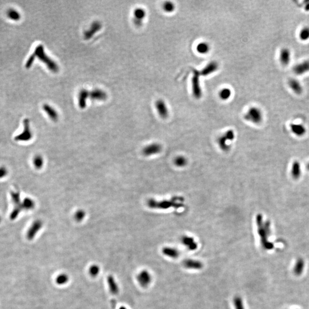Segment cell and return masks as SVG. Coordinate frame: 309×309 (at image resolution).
Wrapping results in <instances>:
<instances>
[{
    "label": "cell",
    "mask_w": 309,
    "mask_h": 309,
    "mask_svg": "<svg viewBox=\"0 0 309 309\" xmlns=\"http://www.w3.org/2000/svg\"><path fill=\"white\" fill-rule=\"evenodd\" d=\"M43 109L47 113L52 120L54 122L57 121L58 119V115L56 110L48 104H44L43 105Z\"/></svg>",
    "instance_id": "cell-25"
},
{
    "label": "cell",
    "mask_w": 309,
    "mask_h": 309,
    "mask_svg": "<svg viewBox=\"0 0 309 309\" xmlns=\"http://www.w3.org/2000/svg\"><path fill=\"white\" fill-rule=\"evenodd\" d=\"M136 279L139 285L142 287H147L151 282L152 277L147 270H143L137 274Z\"/></svg>",
    "instance_id": "cell-8"
},
{
    "label": "cell",
    "mask_w": 309,
    "mask_h": 309,
    "mask_svg": "<svg viewBox=\"0 0 309 309\" xmlns=\"http://www.w3.org/2000/svg\"><path fill=\"white\" fill-rule=\"evenodd\" d=\"M291 52L287 48H282L279 53V61L282 65L284 66H287L290 62L291 60Z\"/></svg>",
    "instance_id": "cell-16"
},
{
    "label": "cell",
    "mask_w": 309,
    "mask_h": 309,
    "mask_svg": "<svg viewBox=\"0 0 309 309\" xmlns=\"http://www.w3.org/2000/svg\"><path fill=\"white\" fill-rule=\"evenodd\" d=\"M183 265L187 268L193 270H200L203 267V264L201 261L191 259L184 260Z\"/></svg>",
    "instance_id": "cell-15"
},
{
    "label": "cell",
    "mask_w": 309,
    "mask_h": 309,
    "mask_svg": "<svg viewBox=\"0 0 309 309\" xmlns=\"http://www.w3.org/2000/svg\"><path fill=\"white\" fill-rule=\"evenodd\" d=\"M8 174V170L4 167H0V179L4 178Z\"/></svg>",
    "instance_id": "cell-42"
},
{
    "label": "cell",
    "mask_w": 309,
    "mask_h": 309,
    "mask_svg": "<svg viewBox=\"0 0 309 309\" xmlns=\"http://www.w3.org/2000/svg\"><path fill=\"white\" fill-rule=\"evenodd\" d=\"M69 279V277L67 274L61 273L56 277L55 282L58 285H64L68 282Z\"/></svg>",
    "instance_id": "cell-30"
},
{
    "label": "cell",
    "mask_w": 309,
    "mask_h": 309,
    "mask_svg": "<svg viewBox=\"0 0 309 309\" xmlns=\"http://www.w3.org/2000/svg\"><path fill=\"white\" fill-rule=\"evenodd\" d=\"M7 16L10 20L15 21H19L21 19L20 13L14 9H10L8 10L7 12Z\"/></svg>",
    "instance_id": "cell-31"
},
{
    "label": "cell",
    "mask_w": 309,
    "mask_h": 309,
    "mask_svg": "<svg viewBox=\"0 0 309 309\" xmlns=\"http://www.w3.org/2000/svg\"><path fill=\"white\" fill-rule=\"evenodd\" d=\"M234 138L235 133L233 130L232 129L228 130L224 134L220 136L217 140L219 148L224 152L228 151L231 148V144Z\"/></svg>",
    "instance_id": "cell-4"
},
{
    "label": "cell",
    "mask_w": 309,
    "mask_h": 309,
    "mask_svg": "<svg viewBox=\"0 0 309 309\" xmlns=\"http://www.w3.org/2000/svg\"><path fill=\"white\" fill-rule=\"evenodd\" d=\"M32 137V133L30 128L29 120L28 119H25L24 120V130L21 133L16 136L15 140L17 141H27L30 140Z\"/></svg>",
    "instance_id": "cell-7"
},
{
    "label": "cell",
    "mask_w": 309,
    "mask_h": 309,
    "mask_svg": "<svg viewBox=\"0 0 309 309\" xmlns=\"http://www.w3.org/2000/svg\"><path fill=\"white\" fill-rule=\"evenodd\" d=\"M162 146L157 143H154L147 145L143 149V154L146 156H151L152 155L159 154L162 151Z\"/></svg>",
    "instance_id": "cell-9"
},
{
    "label": "cell",
    "mask_w": 309,
    "mask_h": 309,
    "mask_svg": "<svg viewBox=\"0 0 309 309\" xmlns=\"http://www.w3.org/2000/svg\"><path fill=\"white\" fill-rule=\"evenodd\" d=\"M291 174L294 179H298L302 174V170L300 163L298 161H295L292 164Z\"/></svg>",
    "instance_id": "cell-23"
},
{
    "label": "cell",
    "mask_w": 309,
    "mask_h": 309,
    "mask_svg": "<svg viewBox=\"0 0 309 309\" xmlns=\"http://www.w3.org/2000/svg\"><path fill=\"white\" fill-rule=\"evenodd\" d=\"M1 222V216H0V222Z\"/></svg>",
    "instance_id": "cell-45"
},
{
    "label": "cell",
    "mask_w": 309,
    "mask_h": 309,
    "mask_svg": "<svg viewBox=\"0 0 309 309\" xmlns=\"http://www.w3.org/2000/svg\"><path fill=\"white\" fill-rule=\"evenodd\" d=\"M288 84L290 89L297 95H300L302 93V85L298 80L295 78H291L288 80Z\"/></svg>",
    "instance_id": "cell-18"
},
{
    "label": "cell",
    "mask_w": 309,
    "mask_h": 309,
    "mask_svg": "<svg viewBox=\"0 0 309 309\" xmlns=\"http://www.w3.org/2000/svg\"><path fill=\"white\" fill-rule=\"evenodd\" d=\"M209 45L206 42L200 43L196 46V51L201 54H206L208 53L209 51Z\"/></svg>",
    "instance_id": "cell-27"
},
{
    "label": "cell",
    "mask_w": 309,
    "mask_h": 309,
    "mask_svg": "<svg viewBox=\"0 0 309 309\" xmlns=\"http://www.w3.org/2000/svg\"><path fill=\"white\" fill-rule=\"evenodd\" d=\"M299 37L302 41H307L309 39V27H304L300 31Z\"/></svg>",
    "instance_id": "cell-35"
},
{
    "label": "cell",
    "mask_w": 309,
    "mask_h": 309,
    "mask_svg": "<svg viewBox=\"0 0 309 309\" xmlns=\"http://www.w3.org/2000/svg\"><path fill=\"white\" fill-rule=\"evenodd\" d=\"M218 69V64L215 61H212L208 64L206 67L199 72L201 76H206L215 72Z\"/></svg>",
    "instance_id": "cell-17"
},
{
    "label": "cell",
    "mask_w": 309,
    "mask_h": 309,
    "mask_svg": "<svg viewBox=\"0 0 309 309\" xmlns=\"http://www.w3.org/2000/svg\"><path fill=\"white\" fill-rule=\"evenodd\" d=\"M134 19L143 21L146 16V12L142 8H136L133 12Z\"/></svg>",
    "instance_id": "cell-32"
},
{
    "label": "cell",
    "mask_w": 309,
    "mask_h": 309,
    "mask_svg": "<svg viewBox=\"0 0 309 309\" xmlns=\"http://www.w3.org/2000/svg\"><path fill=\"white\" fill-rule=\"evenodd\" d=\"M100 271V267L97 264H93L89 268V274L93 278H95L98 276Z\"/></svg>",
    "instance_id": "cell-36"
},
{
    "label": "cell",
    "mask_w": 309,
    "mask_h": 309,
    "mask_svg": "<svg viewBox=\"0 0 309 309\" xmlns=\"http://www.w3.org/2000/svg\"><path fill=\"white\" fill-rule=\"evenodd\" d=\"M163 8L164 12L167 13H171L175 10V5L171 1H166L163 5Z\"/></svg>",
    "instance_id": "cell-34"
},
{
    "label": "cell",
    "mask_w": 309,
    "mask_h": 309,
    "mask_svg": "<svg viewBox=\"0 0 309 309\" xmlns=\"http://www.w3.org/2000/svg\"><path fill=\"white\" fill-rule=\"evenodd\" d=\"M184 198L181 196H174L169 200L156 201L150 199L147 201V206L152 209H167L171 208H179L184 206Z\"/></svg>",
    "instance_id": "cell-2"
},
{
    "label": "cell",
    "mask_w": 309,
    "mask_h": 309,
    "mask_svg": "<svg viewBox=\"0 0 309 309\" xmlns=\"http://www.w3.org/2000/svg\"><path fill=\"white\" fill-rule=\"evenodd\" d=\"M235 309H245L242 298L239 296H236L233 300Z\"/></svg>",
    "instance_id": "cell-37"
},
{
    "label": "cell",
    "mask_w": 309,
    "mask_h": 309,
    "mask_svg": "<svg viewBox=\"0 0 309 309\" xmlns=\"http://www.w3.org/2000/svg\"><path fill=\"white\" fill-rule=\"evenodd\" d=\"M89 97V92L87 89H81L78 93V106L84 109L86 107L87 100Z\"/></svg>",
    "instance_id": "cell-21"
},
{
    "label": "cell",
    "mask_w": 309,
    "mask_h": 309,
    "mask_svg": "<svg viewBox=\"0 0 309 309\" xmlns=\"http://www.w3.org/2000/svg\"><path fill=\"white\" fill-rule=\"evenodd\" d=\"M11 196L12 201L15 205V207L21 206V203L20 201V195L19 192H11Z\"/></svg>",
    "instance_id": "cell-38"
},
{
    "label": "cell",
    "mask_w": 309,
    "mask_h": 309,
    "mask_svg": "<svg viewBox=\"0 0 309 309\" xmlns=\"http://www.w3.org/2000/svg\"><path fill=\"white\" fill-rule=\"evenodd\" d=\"M162 253L164 255L168 257L174 259L179 257L180 255V253L177 249L174 247H164L162 249Z\"/></svg>",
    "instance_id": "cell-24"
},
{
    "label": "cell",
    "mask_w": 309,
    "mask_h": 309,
    "mask_svg": "<svg viewBox=\"0 0 309 309\" xmlns=\"http://www.w3.org/2000/svg\"><path fill=\"white\" fill-rule=\"evenodd\" d=\"M181 242L190 251H195L198 249V244L193 237L184 235L181 238Z\"/></svg>",
    "instance_id": "cell-13"
},
{
    "label": "cell",
    "mask_w": 309,
    "mask_h": 309,
    "mask_svg": "<svg viewBox=\"0 0 309 309\" xmlns=\"http://www.w3.org/2000/svg\"><path fill=\"white\" fill-rule=\"evenodd\" d=\"M89 98L92 100H104L106 99V93L101 89H96L89 92Z\"/></svg>",
    "instance_id": "cell-20"
},
{
    "label": "cell",
    "mask_w": 309,
    "mask_h": 309,
    "mask_svg": "<svg viewBox=\"0 0 309 309\" xmlns=\"http://www.w3.org/2000/svg\"><path fill=\"white\" fill-rule=\"evenodd\" d=\"M102 24L99 21H94L90 27V29L85 31L84 33V37L85 40H89L102 28Z\"/></svg>",
    "instance_id": "cell-14"
},
{
    "label": "cell",
    "mask_w": 309,
    "mask_h": 309,
    "mask_svg": "<svg viewBox=\"0 0 309 309\" xmlns=\"http://www.w3.org/2000/svg\"><path fill=\"white\" fill-rule=\"evenodd\" d=\"M244 119L247 122L255 124L262 123L263 119L262 111L257 106H253L249 109L244 115Z\"/></svg>",
    "instance_id": "cell-5"
},
{
    "label": "cell",
    "mask_w": 309,
    "mask_h": 309,
    "mask_svg": "<svg viewBox=\"0 0 309 309\" xmlns=\"http://www.w3.org/2000/svg\"><path fill=\"white\" fill-rule=\"evenodd\" d=\"M21 207L23 209H25L26 210H30L34 208L35 203L32 199L26 198L21 203Z\"/></svg>",
    "instance_id": "cell-33"
},
{
    "label": "cell",
    "mask_w": 309,
    "mask_h": 309,
    "mask_svg": "<svg viewBox=\"0 0 309 309\" xmlns=\"http://www.w3.org/2000/svg\"><path fill=\"white\" fill-rule=\"evenodd\" d=\"M294 73L298 76H302L309 72V60H305L296 64L293 67Z\"/></svg>",
    "instance_id": "cell-12"
},
{
    "label": "cell",
    "mask_w": 309,
    "mask_h": 309,
    "mask_svg": "<svg viewBox=\"0 0 309 309\" xmlns=\"http://www.w3.org/2000/svg\"><path fill=\"white\" fill-rule=\"evenodd\" d=\"M107 283L111 294L114 295H117L119 293V287L112 275H109L107 277Z\"/></svg>",
    "instance_id": "cell-19"
},
{
    "label": "cell",
    "mask_w": 309,
    "mask_h": 309,
    "mask_svg": "<svg viewBox=\"0 0 309 309\" xmlns=\"http://www.w3.org/2000/svg\"><path fill=\"white\" fill-rule=\"evenodd\" d=\"M188 163V160L187 158L183 156H178L176 157L174 160V164L178 167L182 168L185 167Z\"/></svg>",
    "instance_id": "cell-29"
},
{
    "label": "cell",
    "mask_w": 309,
    "mask_h": 309,
    "mask_svg": "<svg viewBox=\"0 0 309 309\" xmlns=\"http://www.w3.org/2000/svg\"><path fill=\"white\" fill-rule=\"evenodd\" d=\"M194 76L192 78V91L194 96L196 99H200L202 96V90L200 85V74L199 71L193 70Z\"/></svg>",
    "instance_id": "cell-6"
},
{
    "label": "cell",
    "mask_w": 309,
    "mask_h": 309,
    "mask_svg": "<svg viewBox=\"0 0 309 309\" xmlns=\"http://www.w3.org/2000/svg\"><path fill=\"white\" fill-rule=\"evenodd\" d=\"M85 211L84 210H82V209H80V210H78L77 212L75 213L74 218H75V219L77 222H81V221H82L83 220V219L85 218Z\"/></svg>",
    "instance_id": "cell-40"
},
{
    "label": "cell",
    "mask_w": 309,
    "mask_h": 309,
    "mask_svg": "<svg viewBox=\"0 0 309 309\" xmlns=\"http://www.w3.org/2000/svg\"><path fill=\"white\" fill-rule=\"evenodd\" d=\"M305 267V262L304 259L302 258L298 259L294 267V273L296 275H300L304 271V269Z\"/></svg>",
    "instance_id": "cell-26"
},
{
    "label": "cell",
    "mask_w": 309,
    "mask_h": 309,
    "mask_svg": "<svg viewBox=\"0 0 309 309\" xmlns=\"http://www.w3.org/2000/svg\"><path fill=\"white\" fill-rule=\"evenodd\" d=\"M36 56L38 59L43 62L48 68V69L53 72H57L58 71V65L51 59L44 51V48L42 45H38L33 52Z\"/></svg>",
    "instance_id": "cell-3"
},
{
    "label": "cell",
    "mask_w": 309,
    "mask_h": 309,
    "mask_svg": "<svg viewBox=\"0 0 309 309\" xmlns=\"http://www.w3.org/2000/svg\"><path fill=\"white\" fill-rule=\"evenodd\" d=\"M256 223L258 233L260 238V242L263 247L267 250L273 249L274 248L273 244L268 240L270 233V223L269 221L264 222L262 215L259 214L256 217Z\"/></svg>",
    "instance_id": "cell-1"
},
{
    "label": "cell",
    "mask_w": 309,
    "mask_h": 309,
    "mask_svg": "<svg viewBox=\"0 0 309 309\" xmlns=\"http://www.w3.org/2000/svg\"><path fill=\"white\" fill-rule=\"evenodd\" d=\"M231 91L228 88H225L221 89L219 93L220 99L223 101L229 100L231 98Z\"/></svg>",
    "instance_id": "cell-28"
},
{
    "label": "cell",
    "mask_w": 309,
    "mask_h": 309,
    "mask_svg": "<svg viewBox=\"0 0 309 309\" xmlns=\"http://www.w3.org/2000/svg\"><path fill=\"white\" fill-rule=\"evenodd\" d=\"M33 164L37 169H40L44 164L43 157L40 155H36L33 159Z\"/></svg>",
    "instance_id": "cell-39"
},
{
    "label": "cell",
    "mask_w": 309,
    "mask_h": 309,
    "mask_svg": "<svg viewBox=\"0 0 309 309\" xmlns=\"http://www.w3.org/2000/svg\"><path fill=\"white\" fill-rule=\"evenodd\" d=\"M42 226L43 223L41 220H37L34 222L27 232L26 236L27 239L30 240H33L37 235V232L41 230Z\"/></svg>",
    "instance_id": "cell-10"
},
{
    "label": "cell",
    "mask_w": 309,
    "mask_h": 309,
    "mask_svg": "<svg viewBox=\"0 0 309 309\" xmlns=\"http://www.w3.org/2000/svg\"><path fill=\"white\" fill-rule=\"evenodd\" d=\"M119 309H127V308H126V307H124V306H121V307L119 308Z\"/></svg>",
    "instance_id": "cell-43"
},
{
    "label": "cell",
    "mask_w": 309,
    "mask_h": 309,
    "mask_svg": "<svg viewBox=\"0 0 309 309\" xmlns=\"http://www.w3.org/2000/svg\"><path fill=\"white\" fill-rule=\"evenodd\" d=\"M290 129L291 132L297 136H302L306 132L305 127L301 124H291Z\"/></svg>",
    "instance_id": "cell-22"
},
{
    "label": "cell",
    "mask_w": 309,
    "mask_h": 309,
    "mask_svg": "<svg viewBox=\"0 0 309 309\" xmlns=\"http://www.w3.org/2000/svg\"><path fill=\"white\" fill-rule=\"evenodd\" d=\"M36 57V55L34 54V53L33 54H32L31 56L29 57V58L27 60L25 64V67L27 69H28V68H30L32 67V64H33Z\"/></svg>",
    "instance_id": "cell-41"
},
{
    "label": "cell",
    "mask_w": 309,
    "mask_h": 309,
    "mask_svg": "<svg viewBox=\"0 0 309 309\" xmlns=\"http://www.w3.org/2000/svg\"><path fill=\"white\" fill-rule=\"evenodd\" d=\"M308 170L309 171V163L308 164Z\"/></svg>",
    "instance_id": "cell-44"
},
{
    "label": "cell",
    "mask_w": 309,
    "mask_h": 309,
    "mask_svg": "<svg viewBox=\"0 0 309 309\" xmlns=\"http://www.w3.org/2000/svg\"><path fill=\"white\" fill-rule=\"evenodd\" d=\"M155 107L159 115L163 119H166L168 116L169 111L166 103L163 100L159 99L155 103Z\"/></svg>",
    "instance_id": "cell-11"
}]
</instances>
